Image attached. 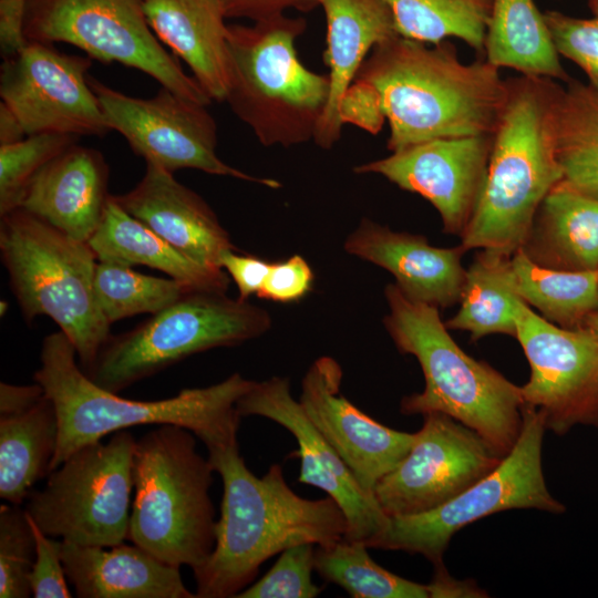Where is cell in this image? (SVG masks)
<instances>
[{
    "mask_svg": "<svg viewBox=\"0 0 598 598\" xmlns=\"http://www.w3.org/2000/svg\"><path fill=\"white\" fill-rule=\"evenodd\" d=\"M507 94V79L484 58L464 63L448 40L395 35L372 49L339 116L371 134L386 122V146L395 152L434 138L493 134Z\"/></svg>",
    "mask_w": 598,
    "mask_h": 598,
    "instance_id": "obj_1",
    "label": "cell"
},
{
    "mask_svg": "<svg viewBox=\"0 0 598 598\" xmlns=\"http://www.w3.org/2000/svg\"><path fill=\"white\" fill-rule=\"evenodd\" d=\"M207 452L224 493L214 549L193 570L197 598L236 597L274 555L298 544L326 546L346 537L348 523L337 502L330 496H299L286 483L279 464L258 477L247 467L238 444Z\"/></svg>",
    "mask_w": 598,
    "mask_h": 598,
    "instance_id": "obj_2",
    "label": "cell"
},
{
    "mask_svg": "<svg viewBox=\"0 0 598 598\" xmlns=\"http://www.w3.org/2000/svg\"><path fill=\"white\" fill-rule=\"evenodd\" d=\"M75 357L73 344L61 330L48 334L41 346L40 368L33 374L58 415L59 439L50 472L78 448L132 426L178 425L192 431L206 448L238 444L241 416L236 403L252 380L233 373L209 386L183 389L167 399L138 401L95 384Z\"/></svg>",
    "mask_w": 598,
    "mask_h": 598,
    "instance_id": "obj_3",
    "label": "cell"
},
{
    "mask_svg": "<svg viewBox=\"0 0 598 598\" xmlns=\"http://www.w3.org/2000/svg\"><path fill=\"white\" fill-rule=\"evenodd\" d=\"M507 81L483 192L460 245L466 251L511 257L523 246L545 197L563 179L555 138L561 85L525 75Z\"/></svg>",
    "mask_w": 598,
    "mask_h": 598,
    "instance_id": "obj_4",
    "label": "cell"
},
{
    "mask_svg": "<svg viewBox=\"0 0 598 598\" xmlns=\"http://www.w3.org/2000/svg\"><path fill=\"white\" fill-rule=\"evenodd\" d=\"M384 327L398 350L419 361L425 385L404 396L403 414L444 413L480 434L504 457L523 424L520 386L487 362L466 354L448 333L440 309L408 298L395 283L384 290Z\"/></svg>",
    "mask_w": 598,
    "mask_h": 598,
    "instance_id": "obj_5",
    "label": "cell"
},
{
    "mask_svg": "<svg viewBox=\"0 0 598 598\" xmlns=\"http://www.w3.org/2000/svg\"><path fill=\"white\" fill-rule=\"evenodd\" d=\"M195 436L164 424L136 441L127 534L162 561L192 570L213 551L217 523L209 495L214 468L197 452Z\"/></svg>",
    "mask_w": 598,
    "mask_h": 598,
    "instance_id": "obj_6",
    "label": "cell"
},
{
    "mask_svg": "<svg viewBox=\"0 0 598 598\" xmlns=\"http://www.w3.org/2000/svg\"><path fill=\"white\" fill-rule=\"evenodd\" d=\"M303 19L285 14L252 25L228 24L229 87L225 102L264 146L313 141L329 96L328 74L300 61Z\"/></svg>",
    "mask_w": 598,
    "mask_h": 598,
    "instance_id": "obj_7",
    "label": "cell"
},
{
    "mask_svg": "<svg viewBox=\"0 0 598 598\" xmlns=\"http://www.w3.org/2000/svg\"><path fill=\"white\" fill-rule=\"evenodd\" d=\"M0 254L24 320L51 318L87 373L111 336L94 293L97 259L87 241L19 207L0 216Z\"/></svg>",
    "mask_w": 598,
    "mask_h": 598,
    "instance_id": "obj_8",
    "label": "cell"
},
{
    "mask_svg": "<svg viewBox=\"0 0 598 598\" xmlns=\"http://www.w3.org/2000/svg\"><path fill=\"white\" fill-rule=\"evenodd\" d=\"M226 292L190 289L135 328L110 336L85 374L118 393L193 354L245 343L271 328L268 311Z\"/></svg>",
    "mask_w": 598,
    "mask_h": 598,
    "instance_id": "obj_9",
    "label": "cell"
},
{
    "mask_svg": "<svg viewBox=\"0 0 598 598\" xmlns=\"http://www.w3.org/2000/svg\"><path fill=\"white\" fill-rule=\"evenodd\" d=\"M136 440L126 430L73 452L32 489L24 509L51 537L112 547L127 539Z\"/></svg>",
    "mask_w": 598,
    "mask_h": 598,
    "instance_id": "obj_10",
    "label": "cell"
},
{
    "mask_svg": "<svg viewBox=\"0 0 598 598\" xmlns=\"http://www.w3.org/2000/svg\"><path fill=\"white\" fill-rule=\"evenodd\" d=\"M519 436L501 463L454 498L416 515L389 517L384 529L365 543L369 548L421 554L434 567L453 535L485 516L512 508L566 511L548 492L542 467L545 427L540 410L524 404Z\"/></svg>",
    "mask_w": 598,
    "mask_h": 598,
    "instance_id": "obj_11",
    "label": "cell"
},
{
    "mask_svg": "<svg viewBox=\"0 0 598 598\" xmlns=\"http://www.w3.org/2000/svg\"><path fill=\"white\" fill-rule=\"evenodd\" d=\"M23 32L28 41L69 43L92 60L140 70L193 102L213 101L154 34L144 0H29Z\"/></svg>",
    "mask_w": 598,
    "mask_h": 598,
    "instance_id": "obj_12",
    "label": "cell"
},
{
    "mask_svg": "<svg viewBox=\"0 0 598 598\" xmlns=\"http://www.w3.org/2000/svg\"><path fill=\"white\" fill-rule=\"evenodd\" d=\"M106 124L120 133L131 150L174 173L193 168L279 188L280 182L249 175L223 162L217 153V124L206 105L162 86L148 99L126 95L89 75Z\"/></svg>",
    "mask_w": 598,
    "mask_h": 598,
    "instance_id": "obj_13",
    "label": "cell"
},
{
    "mask_svg": "<svg viewBox=\"0 0 598 598\" xmlns=\"http://www.w3.org/2000/svg\"><path fill=\"white\" fill-rule=\"evenodd\" d=\"M515 338L530 368L520 386L524 403L543 412L546 430L564 435L576 425L598 427V333L556 326L522 301Z\"/></svg>",
    "mask_w": 598,
    "mask_h": 598,
    "instance_id": "obj_14",
    "label": "cell"
},
{
    "mask_svg": "<svg viewBox=\"0 0 598 598\" xmlns=\"http://www.w3.org/2000/svg\"><path fill=\"white\" fill-rule=\"evenodd\" d=\"M502 458L472 429L430 412L409 453L378 482L374 496L389 517L424 513L482 480Z\"/></svg>",
    "mask_w": 598,
    "mask_h": 598,
    "instance_id": "obj_15",
    "label": "cell"
},
{
    "mask_svg": "<svg viewBox=\"0 0 598 598\" xmlns=\"http://www.w3.org/2000/svg\"><path fill=\"white\" fill-rule=\"evenodd\" d=\"M92 59L65 54L52 43L28 41L0 70L1 102L27 135L104 136L110 132L89 83Z\"/></svg>",
    "mask_w": 598,
    "mask_h": 598,
    "instance_id": "obj_16",
    "label": "cell"
},
{
    "mask_svg": "<svg viewBox=\"0 0 598 598\" xmlns=\"http://www.w3.org/2000/svg\"><path fill=\"white\" fill-rule=\"evenodd\" d=\"M493 134L434 138L357 165V174H378L403 190L419 194L441 216L443 230L461 235L483 192Z\"/></svg>",
    "mask_w": 598,
    "mask_h": 598,
    "instance_id": "obj_17",
    "label": "cell"
},
{
    "mask_svg": "<svg viewBox=\"0 0 598 598\" xmlns=\"http://www.w3.org/2000/svg\"><path fill=\"white\" fill-rule=\"evenodd\" d=\"M236 409L240 416L269 419L293 435L298 443L295 454L300 458L298 482L324 491L337 502L348 523L344 538L367 543L384 529L389 516L309 420L292 396L287 378L254 381L238 399Z\"/></svg>",
    "mask_w": 598,
    "mask_h": 598,
    "instance_id": "obj_18",
    "label": "cell"
},
{
    "mask_svg": "<svg viewBox=\"0 0 598 598\" xmlns=\"http://www.w3.org/2000/svg\"><path fill=\"white\" fill-rule=\"evenodd\" d=\"M341 381L340 364L320 357L306 372L298 401L362 488L374 495L378 482L409 453L414 433L390 429L363 413L340 393Z\"/></svg>",
    "mask_w": 598,
    "mask_h": 598,
    "instance_id": "obj_19",
    "label": "cell"
},
{
    "mask_svg": "<svg viewBox=\"0 0 598 598\" xmlns=\"http://www.w3.org/2000/svg\"><path fill=\"white\" fill-rule=\"evenodd\" d=\"M344 250L391 272L410 299L445 309L460 302L466 270L461 246L441 248L421 235L393 231L362 219L347 237Z\"/></svg>",
    "mask_w": 598,
    "mask_h": 598,
    "instance_id": "obj_20",
    "label": "cell"
},
{
    "mask_svg": "<svg viewBox=\"0 0 598 598\" xmlns=\"http://www.w3.org/2000/svg\"><path fill=\"white\" fill-rule=\"evenodd\" d=\"M113 197L128 214L208 268L223 269V252L236 249L204 198L181 184L173 173L156 165L146 164L145 174L137 185Z\"/></svg>",
    "mask_w": 598,
    "mask_h": 598,
    "instance_id": "obj_21",
    "label": "cell"
},
{
    "mask_svg": "<svg viewBox=\"0 0 598 598\" xmlns=\"http://www.w3.org/2000/svg\"><path fill=\"white\" fill-rule=\"evenodd\" d=\"M109 165L94 148L71 145L31 181L20 207L66 235L87 241L111 198Z\"/></svg>",
    "mask_w": 598,
    "mask_h": 598,
    "instance_id": "obj_22",
    "label": "cell"
},
{
    "mask_svg": "<svg viewBox=\"0 0 598 598\" xmlns=\"http://www.w3.org/2000/svg\"><path fill=\"white\" fill-rule=\"evenodd\" d=\"M327 21L323 62L328 66L329 96L313 142L331 148L341 137L340 103L372 49L399 35L384 0H317Z\"/></svg>",
    "mask_w": 598,
    "mask_h": 598,
    "instance_id": "obj_23",
    "label": "cell"
},
{
    "mask_svg": "<svg viewBox=\"0 0 598 598\" xmlns=\"http://www.w3.org/2000/svg\"><path fill=\"white\" fill-rule=\"evenodd\" d=\"M69 581L80 598H194L178 567L124 543L84 546L61 540Z\"/></svg>",
    "mask_w": 598,
    "mask_h": 598,
    "instance_id": "obj_24",
    "label": "cell"
},
{
    "mask_svg": "<svg viewBox=\"0 0 598 598\" xmlns=\"http://www.w3.org/2000/svg\"><path fill=\"white\" fill-rule=\"evenodd\" d=\"M150 27L192 70L213 101L229 87L228 24L221 0H144Z\"/></svg>",
    "mask_w": 598,
    "mask_h": 598,
    "instance_id": "obj_25",
    "label": "cell"
},
{
    "mask_svg": "<svg viewBox=\"0 0 598 598\" xmlns=\"http://www.w3.org/2000/svg\"><path fill=\"white\" fill-rule=\"evenodd\" d=\"M519 249L543 267L598 270V198L557 184L540 204Z\"/></svg>",
    "mask_w": 598,
    "mask_h": 598,
    "instance_id": "obj_26",
    "label": "cell"
},
{
    "mask_svg": "<svg viewBox=\"0 0 598 598\" xmlns=\"http://www.w3.org/2000/svg\"><path fill=\"white\" fill-rule=\"evenodd\" d=\"M97 261L146 266L192 288L227 291L229 276L187 257L114 199L109 200L97 229L87 240Z\"/></svg>",
    "mask_w": 598,
    "mask_h": 598,
    "instance_id": "obj_27",
    "label": "cell"
},
{
    "mask_svg": "<svg viewBox=\"0 0 598 598\" xmlns=\"http://www.w3.org/2000/svg\"><path fill=\"white\" fill-rule=\"evenodd\" d=\"M483 58L525 76L565 83L570 79L534 0H493Z\"/></svg>",
    "mask_w": 598,
    "mask_h": 598,
    "instance_id": "obj_28",
    "label": "cell"
},
{
    "mask_svg": "<svg viewBox=\"0 0 598 598\" xmlns=\"http://www.w3.org/2000/svg\"><path fill=\"white\" fill-rule=\"evenodd\" d=\"M59 439L56 410L44 395L29 409L0 415V497L22 505L50 473Z\"/></svg>",
    "mask_w": 598,
    "mask_h": 598,
    "instance_id": "obj_29",
    "label": "cell"
},
{
    "mask_svg": "<svg viewBox=\"0 0 598 598\" xmlns=\"http://www.w3.org/2000/svg\"><path fill=\"white\" fill-rule=\"evenodd\" d=\"M508 272L516 295L556 326L584 327L587 317L598 310V270L543 267L518 249L509 258Z\"/></svg>",
    "mask_w": 598,
    "mask_h": 598,
    "instance_id": "obj_30",
    "label": "cell"
},
{
    "mask_svg": "<svg viewBox=\"0 0 598 598\" xmlns=\"http://www.w3.org/2000/svg\"><path fill=\"white\" fill-rule=\"evenodd\" d=\"M560 184L598 198V91L569 79L560 87L555 110Z\"/></svg>",
    "mask_w": 598,
    "mask_h": 598,
    "instance_id": "obj_31",
    "label": "cell"
},
{
    "mask_svg": "<svg viewBox=\"0 0 598 598\" xmlns=\"http://www.w3.org/2000/svg\"><path fill=\"white\" fill-rule=\"evenodd\" d=\"M507 256L480 249L466 270L460 308L445 326L471 333L473 341L504 333L516 337V316L523 301L515 292Z\"/></svg>",
    "mask_w": 598,
    "mask_h": 598,
    "instance_id": "obj_32",
    "label": "cell"
},
{
    "mask_svg": "<svg viewBox=\"0 0 598 598\" xmlns=\"http://www.w3.org/2000/svg\"><path fill=\"white\" fill-rule=\"evenodd\" d=\"M399 35L435 44L457 38L480 58L493 0H384Z\"/></svg>",
    "mask_w": 598,
    "mask_h": 598,
    "instance_id": "obj_33",
    "label": "cell"
},
{
    "mask_svg": "<svg viewBox=\"0 0 598 598\" xmlns=\"http://www.w3.org/2000/svg\"><path fill=\"white\" fill-rule=\"evenodd\" d=\"M363 542L342 538L316 546L315 570L353 598H432L430 585L400 577L378 565Z\"/></svg>",
    "mask_w": 598,
    "mask_h": 598,
    "instance_id": "obj_34",
    "label": "cell"
},
{
    "mask_svg": "<svg viewBox=\"0 0 598 598\" xmlns=\"http://www.w3.org/2000/svg\"><path fill=\"white\" fill-rule=\"evenodd\" d=\"M192 288L171 277L161 278L135 271L132 267L97 261L94 293L110 324L140 313H157Z\"/></svg>",
    "mask_w": 598,
    "mask_h": 598,
    "instance_id": "obj_35",
    "label": "cell"
},
{
    "mask_svg": "<svg viewBox=\"0 0 598 598\" xmlns=\"http://www.w3.org/2000/svg\"><path fill=\"white\" fill-rule=\"evenodd\" d=\"M78 140L70 134L40 133L0 145V216L19 208L40 169Z\"/></svg>",
    "mask_w": 598,
    "mask_h": 598,
    "instance_id": "obj_36",
    "label": "cell"
},
{
    "mask_svg": "<svg viewBox=\"0 0 598 598\" xmlns=\"http://www.w3.org/2000/svg\"><path fill=\"white\" fill-rule=\"evenodd\" d=\"M35 560V537L21 505L0 507V598L32 595L30 575Z\"/></svg>",
    "mask_w": 598,
    "mask_h": 598,
    "instance_id": "obj_37",
    "label": "cell"
},
{
    "mask_svg": "<svg viewBox=\"0 0 598 598\" xmlns=\"http://www.w3.org/2000/svg\"><path fill=\"white\" fill-rule=\"evenodd\" d=\"M315 544H298L280 553L274 566L237 598H313L322 588L312 582Z\"/></svg>",
    "mask_w": 598,
    "mask_h": 598,
    "instance_id": "obj_38",
    "label": "cell"
},
{
    "mask_svg": "<svg viewBox=\"0 0 598 598\" xmlns=\"http://www.w3.org/2000/svg\"><path fill=\"white\" fill-rule=\"evenodd\" d=\"M544 17L559 56L575 63L598 91V17L578 18L548 10Z\"/></svg>",
    "mask_w": 598,
    "mask_h": 598,
    "instance_id": "obj_39",
    "label": "cell"
},
{
    "mask_svg": "<svg viewBox=\"0 0 598 598\" xmlns=\"http://www.w3.org/2000/svg\"><path fill=\"white\" fill-rule=\"evenodd\" d=\"M28 517L35 537V560L30 575L32 596L34 598H70L72 595L66 584L61 540H55L43 533L29 514Z\"/></svg>",
    "mask_w": 598,
    "mask_h": 598,
    "instance_id": "obj_40",
    "label": "cell"
},
{
    "mask_svg": "<svg viewBox=\"0 0 598 598\" xmlns=\"http://www.w3.org/2000/svg\"><path fill=\"white\" fill-rule=\"evenodd\" d=\"M313 272L299 255L285 261L272 262L258 297L276 302H292L303 298L311 289Z\"/></svg>",
    "mask_w": 598,
    "mask_h": 598,
    "instance_id": "obj_41",
    "label": "cell"
},
{
    "mask_svg": "<svg viewBox=\"0 0 598 598\" xmlns=\"http://www.w3.org/2000/svg\"><path fill=\"white\" fill-rule=\"evenodd\" d=\"M236 249H228L220 257V267L234 280L239 292V299L247 300L251 295H258L272 262L252 255H240Z\"/></svg>",
    "mask_w": 598,
    "mask_h": 598,
    "instance_id": "obj_42",
    "label": "cell"
},
{
    "mask_svg": "<svg viewBox=\"0 0 598 598\" xmlns=\"http://www.w3.org/2000/svg\"><path fill=\"white\" fill-rule=\"evenodd\" d=\"M227 18H246L254 22L283 14L289 8L308 10L317 0H221Z\"/></svg>",
    "mask_w": 598,
    "mask_h": 598,
    "instance_id": "obj_43",
    "label": "cell"
},
{
    "mask_svg": "<svg viewBox=\"0 0 598 598\" xmlns=\"http://www.w3.org/2000/svg\"><path fill=\"white\" fill-rule=\"evenodd\" d=\"M29 0H0V51L2 59L17 54L28 42L23 32Z\"/></svg>",
    "mask_w": 598,
    "mask_h": 598,
    "instance_id": "obj_44",
    "label": "cell"
},
{
    "mask_svg": "<svg viewBox=\"0 0 598 598\" xmlns=\"http://www.w3.org/2000/svg\"><path fill=\"white\" fill-rule=\"evenodd\" d=\"M44 395L43 388L34 382L31 385L0 383V415L22 412Z\"/></svg>",
    "mask_w": 598,
    "mask_h": 598,
    "instance_id": "obj_45",
    "label": "cell"
},
{
    "mask_svg": "<svg viewBox=\"0 0 598 598\" xmlns=\"http://www.w3.org/2000/svg\"><path fill=\"white\" fill-rule=\"evenodd\" d=\"M429 585L432 598L487 596L485 591L472 580H457L451 577L444 565L435 566L433 579Z\"/></svg>",
    "mask_w": 598,
    "mask_h": 598,
    "instance_id": "obj_46",
    "label": "cell"
},
{
    "mask_svg": "<svg viewBox=\"0 0 598 598\" xmlns=\"http://www.w3.org/2000/svg\"><path fill=\"white\" fill-rule=\"evenodd\" d=\"M27 136L17 116L0 103V145L18 142Z\"/></svg>",
    "mask_w": 598,
    "mask_h": 598,
    "instance_id": "obj_47",
    "label": "cell"
},
{
    "mask_svg": "<svg viewBox=\"0 0 598 598\" xmlns=\"http://www.w3.org/2000/svg\"><path fill=\"white\" fill-rule=\"evenodd\" d=\"M585 326L598 333V310L587 317Z\"/></svg>",
    "mask_w": 598,
    "mask_h": 598,
    "instance_id": "obj_48",
    "label": "cell"
},
{
    "mask_svg": "<svg viewBox=\"0 0 598 598\" xmlns=\"http://www.w3.org/2000/svg\"><path fill=\"white\" fill-rule=\"evenodd\" d=\"M588 7L592 12V16L598 17V0H588Z\"/></svg>",
    "mask_w": 598,
    "mask_h": 598,
    "instance_id": "obj_49",
    "label": "cell"
},
{
    "mask_svg": "<svg viewBox=\"0 0 598 598\" xmlns=\"http://www.w3.org/2000/svg\"><path fill=\"white\" fill-rule=\"evenodd\" d=\"M8 308H9L8 302L1 300V302H0L1 317H3L6 315V312L8 311Z\"/></svg>",
    "mask_w": 598,
    "mask_h": 598,
    "instance_id": "obj_50",
    "label": "cell"
}]
</instances>
